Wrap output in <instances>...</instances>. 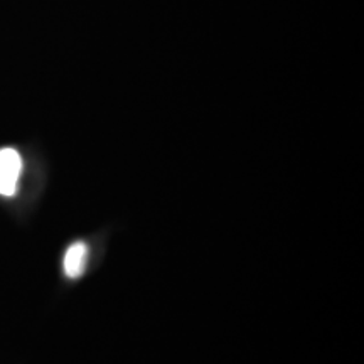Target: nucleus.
Returning a JSON list of instances; mask_svg holds the SVG:
<instances>
[{
    "mask_svg": "<svg viewBox=\"0 0 364 364\" xmlns=\"http://www.w3.org/2000/svg\"><path fill=\"white\" fill-rule=\"evenodd\" d=\"M22 159L16 149H0V194L14 196L19 186Z\"/></svg>",
    "mask_w": 364,
    "mask_h": 364,
    "instance_id": "f257e3e1",
    "label": "nucleus"
},
{
    "mask_svg": "<svg viewBox=\"0 0 364 364\" xmlns=\"http://www.w3.org/2000/svg\"><path fill=\"white\" fill-rule=\"evenodd\" d=\"M88 258L90 248L85 241H76V243H73L71 247L66 250L65 262H63L66 277H70V279H80L86 270V265H88Z\"/></svg>",
    "mask_w": 364,
    "mask_h": 364,
    "instance_id": "f03ea898",
    "label": "nucleus"
}]
</instances>
